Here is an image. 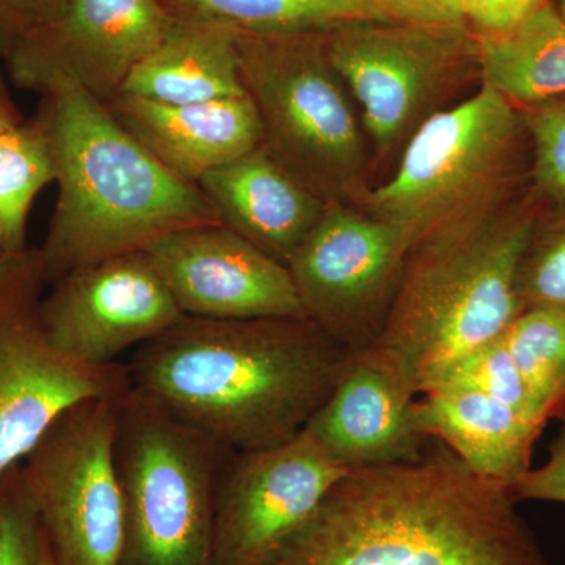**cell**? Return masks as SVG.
<instances>
[{
    "instance_id": "f546056e",
    "label": "cell",
    "mask_w": 565,
    "mask_h": 565,
    "mask_svg": "<svg viewBox=\"0 0 565 565\" xmlns=\"http://www.w3.org/2000/svg\"><path fill=\"white\" fill-rule=\"evenodd\" d=\"M548 445V459L541 467H531L512 484L511 493L520 501L565 504V418Z\"/></svg>"
},
{
    "instance_id": "30bf717a",
    "label": "cell",
    "mask_w": 565,
    "mask_h": 565,
    "mask_svg": "<svg viewBox=\"0 0 565 565\" xmlns=\"http://www.w3.org/2000/svg\"><path fill=\"white\" fill-rule=\"evenodd\" d=\"M121 397L71 405L21 462L58 565H121L125 505L115 462Z\"/></svg>"
},
{
    "instance_id": "7a4b0ae2",
    "label": "cell",
    "mask_w": 565,
    "mask_h": 565,
    "mask_svg": "<svg viewBox=\"0 0 565 565\" xmlns=\"http://www.w3.org/2000/svg\"><path fill=\"white\" fill-rule=\"evenodd\" d=\"M351 355L310 318L184 316L139 345L126 366L132 386L241 452L302 433Z\"/></svg>"
},
{
    "instance_id": "e575fe53",
    "label": "cell",
    "mask_w": 565,
    "mask_h": 565,
    "mask_svg": "<svg viewBox=\"0 0 565 565\" xmlns=\"http://www.w3.org/2000/svg\"><path fill=\"white\" fill-rule=\"evenodd\" d=\"M552 6L555 7L559 17L565 21V0H552Z\"/></svg>"
},
{
    "instance_id": "f1b7e54d",
    "label": "cell",
    "mask_w": 565,
    "mask_h": 565,
    "mask_svg": "<svg viewBox=\"0 0 565 565\" xmlns=\"http://www.w3.org/2000/svg\"><path fill=\"white\" fill-rule=\"evenodd\" d=\"M552 0H463V24L476 36L512 32Z\"/></svg>"
},
{
    "instance_id": "52a82bcc",
    "label": "cell",
    "mask_w": 565,
    "mask_h": 565,
    "mask_svg": "<svg viewBox=\"0 0 565 565\" xmlns=\"http://www.w3.org/2000/svg\"><path fill=\"white\" fill-rule=\"evenodd\" d=\"M236 33L245 92L264 150L326 202L359 204L370 191V143L327 52V33Z\"/></svg>"
},
{
    "instance_id": "4dcf8cb0",
    "label": "cell",
    "mask_w": 565,
    "mask_h": 565,
    "mask_svg": "<svg viewBox=\"0 0 565 565\" xmlns=\"http://www.w3.org/2000/svg\"><path fill=\"white\" fill-rule=\"evenodd\" d=\"M66 0H0V58L31 33L57 20Z\"/></svg>"
},
{
    "instance_id": "277c9868",
    "label": "cell",
    "mask_w": 565,
    "mask_h": 565,
    "mask_svg": "<svg viewBox=\"0 0 565 565\" xmlns=\"http://www.w3.org/2000/svg\"><path fill=\"white\" fill-rule=\"evenodd\" d=\"M545 203L527 189L493 218L467 232L415 245L379 344L411 366L419 394L522 313L520 267Z\"/></svg>"
},
{
    "instance_id": "7c38bea8",
    "label": "cell",
    "mask_w": 565,
    "mask_h": 565,
    "mask_svg": "<svg viewBox=\"0 0 565 565\" xmlns=\"http://www.w3.org/2000/svg\"><path fill=\"white\" fill-rule=\"evenodd\" d=\"M345 473L305 429L236 452L218 492L212 565H274Z\"/></svg>"
},
{
    "instance_id": "836d02e7",
    "label": "cell",
    "mask_w": 565,
    "mask_h": 565,
    "mask_svg": "<svg viewBox=\"0 0 565 565\" xmlns=\"http://www.w3.org/2000/svg\"><path fill=\"white\" fill-rule=\"evenodd\" d=\"M41 565H58L57 561L52 556L50 544H47L46 537H44L43 544V556H41Z\"/></svg>"
},
{
    "instance_id": "ffe728a7",
    "label": "cell",
    "mask_w": 565,
    "mask_h": 565,
    "mask_svg": "<svg viewBox=\"0 0 565 565\" xmlns=\"http://www.w3.org/2000/svg\"><path fill=\"white\" fill-rule=\"evenodd\" d=\"M121 93L166 104L247 95L236 33L225 25L174 14L161 43L134 68Z\"/></svg>"
},
{
    "instance_id": "484cf974",
    "label": "cell",
    "mask_w": 565,
    "mask_h": 565,
    "mask_svg": "<svg viewBox=\"0 0 565 565\" xmlns=\"http://www.w3.org/2000/svg\"><path fill=\"white\" fill-rule=\"evenodd\" d=\"M438 384L471 386L489 394L500 403L511 405L512 408L535 422L548 424V418L520 373L514 356L505 348L501 337L465 356L462 362L457 364L455 370Z\"/></svg>"
},
{
    "instance_id": "4316f807",
    "label": "cell",
    "mask_w": 565,
    "mask_h": 565,
    "mask_svg": "<svg viewBox=\"0 0 565 565\" xmlns=\"http://www.w3.org/2000/svg\"><path fill=\"white\" fill-rule=\"evenodd\" d=\"M520 110L531 143V189L546 206H565V96Z\"/></svg>"
},
{
    "instance_id": "9a60e30c",
    "label": "cell",
    "mask_w": 565,
    "mask_h": 565,
    "mask_svg": "<svg viewBox=\"0 0 565 565\" xmlns=\"http://www.w3.org/2000/svg\"><path fill=\"white\" fill-rule=\"evenodd\" d=\"M145 253L184 316L308 318L288 266L222 223L169 234Z\"/></svg>"
},
{
    "instance_id": "8992f818",
    "label": "cell",
    "mask_w": 565,
    "mask_h": 565,
    "mask_svg": "<svg viewBox=\"0 0 565 565\" xmlns=\"http://www.w3.org/2000/svg\"><path fill=\"white\" fill-rule=\"evenodd\" d=\"M234 455L131 385L115 433L121 565H212L215 509Z\"/></svg>"
},
{
    "instance_id": "9c48e42d",
    "label": "cell",
    "mask_w": 565,
    "mask_h": 565,
    "mask_svg": "<svg viewBox=\"0 0 565 565\" xmlns=\"http://www.w3.org/2000/svg\"><path fill=\"white\" fill-rule=\"evenodd\" d=\"M47 286L40 247L0 256V478L71 405L131 388L126 364L82 363L52 343L41 318Z\"/></svg>"
},
{
    "instance_id": "83f0119b",
    "label": "cell",
    "mask_w": 565,
    "mask_h": 565,
    "mask_svg": "<svg viewBox=\"0 0 565 565\" xmlns=\"http://www.w3.org/2000/svg\"><path fill=\"white\" fill-rule=\"evenodd\" d=\"M44 533L22 463L0 478V565H41Z\"/></svg>"
},
{
    "instance_id": "e0dca14e",
    "label": "cell",
    "mask_w": 565,
    "mask_h": 565,
    "mask_svg": "<svg viewBox=\"0 0 565 565\" xmlns=\"http://www.w3.org/2000/svg\"><path fill=\"white\" fill-rule=\"evenodd\" d=\"M107 106L166 169L192 184L263 143L262 121L248 95L166 104L121 93Z\"/></svg>"
},
{
    "instance_id": "5bb4252c",
    "label": "cell",
    "mask_w": 565,
    "mask_h": 565,
    "mask_svg": "<svg viewBox=\"0 0 565 565\" xmlns=\"http://www.w3.org/2000/svg\"><path fill=\"white\" fill-rule=\"evenodd\" d=\"M41 318L52 343L88 364L115 363L184 318L145 252L125 253L66 274L44 294Z\"/></svg>"
},
{
    "instance_id": "3957f363",
    "label": "cell",
    "mask_w": 565,
    "mask_h": 565,
    "mask_svg": "<svg viewBox=\"0 0 565 565\" xmlns=\"http://www.w3.org/2000/svg\"><path fill=\"white\" fill-rule=\"evenodd\" d=\"M57 202L40 245L47 282L169 234L221 223L202 189L181 180L134 139L109 106L71 81L40 93Z\"/></svg>"
},
{
    "instance_id": "5b68a950",
    "label": "cell",
    "mask_w": 565,
    "mask_h": 565,
    "mask_svg": "<svg viewBox=\"0 0 565 565\" xmlns=\"http://www.w3.org/2000/svg\"><path fill=\"white\" fill-rule=\"evenodd\" d=\"M530 185L522 110L481 84L424 122L392 177L356 206L394 226L411 250L490 221Z\"/></svg>"
},
{
    "instance_id": "44dd1931",
    "label": "cell",
    "mask_w": 565,
    "mask_h": 565,
    "mask_svg": "<svg viewBox=\"0 0 565 565\" xmlns=\"http://www.w3.org/2000/svg\"><path fill=\"white\" fill-rule=\"evenodd\" d=\"M476 39L481 84L516 107L565 96V21L552 2L512 32Z\"/></svg>"
},
{
    "instance_id": "603a6c76",
    "label": "cell",
    "mask_w": 565,
    "mask_h": 565,
    "mask_svg": "<svg viewBox=\"0 0 565 565\" xmlns=\"http://www.w3.org/2000/svg\"><path fill=\"white\" fill-rule=\"evenodd\" d=\"M55 182L50 139L39 118L22 120L0 136V256L28 245L32 204Z\"/></svg>"
},
{
    "instance_id": "6da1fadb",
    "label": "cell",
    "mask_w": 565,
    "mask_h": 565,
    "mask_svg": "<svg viewBox=\"0 0 565 565\" xmlns=\"http://www.w3.org/2000/svg\"><path fill=\"white\" fill-rule=\"evenodd\" d=\"M511 489L438 440L348 471L274 565H552Z\"/></svg>"
},
{
    "instance_id": "8fae6325",
    "label": "cell",
    "mask_w": 565,
    "mask_h": 565,
    "mask_svg": "<svg viewBox=\"0 0 565 565\" xmlns=\"http://www.w3.org/2000/svg\"><path fill=\"white\" fill-rule=\"evenodd\" d=\"M407 253L394 226L355 204L327 202L288 269L308 318L353 353L384 334Z\"/></svg>"
},
{
    "instance_id": "4fadbf2b",
    "label": "cell",
    "mask_w": 565,
    "mask_h": 565,
    "mask_svg": "<svg viewBox=\"0 0 565 565\" xmlns=\"http://www.w3.org/2000/svg\"><path fill=\"white\" fill-rule=\"evenodd\" d=\"M173 18L163 0H66L57 20L25 36L2 61L24 90L71 81L109 104Z\"/></svg>"
},
{
    "instance_id": "1f68e13d",
    "label": "cell",
    "mask_w": 565,
    "mask_h": 565,
    "mask_svg": "<svg viewBox=\"0 0 565 565\" xmlns=\"http://www.w3.org/2000/svg\"><path fill=\"white\" fill-rule=\"evenodd\" d=\"M386 20L416 24H463V0H374Z\"/></svg>"
},
{
    "instance_id": "d6a6232c",
    "label": "cell",
    "mask_w": 565,
    "mask_h": 565,
    "mask_svg": "<svg viewBox=\"0 0 565 565\" xmlns=\"http://www.w3.org/2000/svg\"><path fill=\"white\" fill-rule=\"evenodd\" d=\"M22 120H24V117L18 109L13 95H11L9 81H7L3 71L0 70V136Z\"/></svg>"
},
{
    "instance_id": "d6986e66",
    "label": "cell",
    "mask_w": 565,
    "mask_h": 565,
    "mask_svg": "<svg viewBox=\"0 0 565 565\" xmlns=\"http://www.w3.org/2000/svg\"><path fill=\"white\" fill-rule=\"evenodd\" d=\"M419 396L412 408L415 429L448 446L475 473L511 489L533 467L546 424L467 385L438 384Z\"/></svg>"
},
{
    "instance_id": "ac0fdd59",
    "label": "cell",
    "mask_w": 565,
    "mask_h": 565,
    "mask_svg": "<svg viewBox=\"0 0 565 565\" xmlns=\"http://www.w3.org/2000/svg\"><path fill=\"white\" fill-rule=\"evenodd\" d=\"M196 185L223 226L285 266L327 204L263 147L204 174Z\"/></svg>"
},
{
    "instance_id": "cb8c5ba5",
    "label": "cell",
    "mask_w": 565,
    "mask_h": 565,
    "mask_svg": "<svg viewBox=\"0 0 565 565\" xmlns=\"http://www.w3.org/2000/svg\"><path fill=\"white\" fill-rule=\"evenodd\" d=\"M501 340L548 422L565 418V313L525 308Z\"/></svg>"
},
{
    "instance_id": "d4e9b609",
    "label": "cell",
    "mask_w": 565,
    "mask_h": 565,
    "mask_svg": "<svg viewBox=\"0 0 565 565\" xmlns=\"http://www.w3.org/2000/svg\"><path fill=\"white\" fill-rule=\"evenodd\" d=\"M523 308L565 313V206H546L539 215L520 267Z\"/></svg>"
},
{
    "instance_id": "7402d4cb",
    "label": "cell",
    "mask_w": 565,
    "mask_h": 565,
    "mask_svg": "<svg viewBox=\"0 0 565 565\" xmlns=\"http://www.w3.org/2000/svg\"><path fill=\"white\" fill-rule=\"evenodd\" d=\"M177 17L256 35L330 33L360 22L388 21L374 0H163Z\"/></svg>"
},
{
    "instance_id": "2e32d148",
    "label": "cell",
    "mask_w": 565,
    "mask_h": 565,
    "mask_svg": "<svg viewBox=\"0 0 565 565\" xmlns=\"http://www.w3.org/2000/svg\"><path fill=\"white\" fill-rule=\"evenodd\" d=\"M418 396L408 363L394 349L375 343L352 353L305 430L348 471L412 462L429 441L412 419Z\"/></svg>"
},
{
    "instance_id": "ba28073f",
    "label": "cell",
    "mask_w": 565,
    "mask_h": 565,
    "mask_svg": "<svg viewBox=\"0 0 565 565\" xmlns=\"http://www.w3.org/2000/svg\"><path fill=\"white\" fill-rule=\"evenodd\" d=\"M326 43L373 161L399 158L424 122L481 84L478 39L465 24L360 22L327 33Z\"/></svg>"
}]
</instances>
